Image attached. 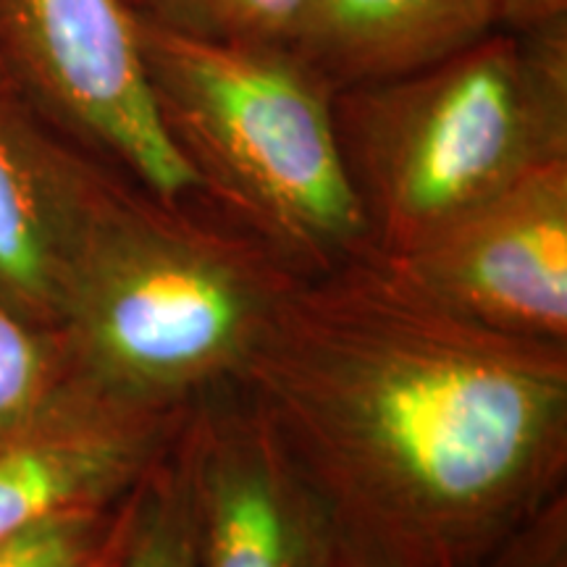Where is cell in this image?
<instances>
[{
    "label": "cell",
    "mask_w": 567,
    "mask_h": 567,
    "mask_svg": "<svg viewBox=\"0 0 567 567\" xmlns=\"http://www.w3.org/2000/svg\"><path fill=\"white\" fill-rule=\"evenodd\" d=\"M116 168L0 82V300L55 334Z\"/></svg>",
    "instance_id": "8"
},
{
    "label": "cell",
    "mask_w": 567,
    "mask_h": 567,
    "mask_svg": "<svg viewBox=\"0 0 567 567\" xmlns=\"http://www.w3.org/2000/svg\"><path fill=\"white\" fill-rule=\"evenodd\" d=\"M163 132L203 200L310 276L373 252L334 87L287 45H210L134 19Z\"/></svg>",
    "instance_id": "4"
},
{
    "label": "cell",
    "mask_w": 567,
    "mask_h": 567,
    "mask_svg": "<svg viewBox=\"0 0 567 567\" xmlns=\"http://www.w3.org/2000/svg\"><path fill=\"white\" fill-rule=\"evenodd\" d=\"M492 32L494 0H300L287 48L347 90L415 74Z\"/></svg>",
    "instance_id": "10"
},
{
    "label": "cell",
    "mask_w": 567,
    "mask_h": 567,
    "mask_svg": "<svg viewBox=\"0 0 567 567\" xmlns=\"http://www.w3.org/2000/svg\"><path fill=\"white\" fill-rule=\"evenodd\" d=\"M130 496L111 507L45 517L0 538V567H111Z\"/></svg>",
    "instance_id": "14"
},
{
    "label": "cell",
    "mask_w": 567,
    "mask_h": 567,
    "mask_svg": "<svg viewBox=\"0 0 567 567\" xmlns=\"http://www.w3.org/2000/svg\"><path fill=\"white\" fill-rule=\"evenodd\" d=\"M0 82H6V80H3V74H0Z\"/></svg>",
    "instance_id": "18"
},
{
    "label": "cell",
    "mask_w": 567,
    "mask_h": 567,
    "mask_svg": "<svg viewBox=\"0 0 567 567\" xmlns=\"http://www.w3.org/2000/svg\"><path fill=\"white\" fill-rule=\"evenodd\" d=\"M334 126L373 252L405 258L567 161V19L496 30L415 74L337 90Z\"/></svg>",
    "instance_id": "3"
},
{
    "label": "cell",
    "mask_w": 567,
    "mask_h": 567,
    "mask_svg": "<svg viewBox=\"0 0 567 567\" xmlns=\"http://www.w3.org/2000/svg\"><path fill=\"white\" fill-rule=\"evenodd\" d=\"M496 30L523 34L567 19V0H494Z\"/></svg>",
    "instance_id": "16"
},
{
    "label": "cell",
    "mask_w": 567,
    "mask_h": 567,
    "mask_svg": "<svg viewBox=\"0 0 567 567\" xmlns=\"http://www.w3.org/2000/svg\"><path fill=\"white\" fill-rule=\"evenodd\" d=\"M71 381L59 337L0 300V442L45 413Z\"/></svg>",
    "instance_id": "12"
},
{
    "label": "cell",
    "mask_w": 567,
    "mask_h": 567,
    "mask_svg": "<svg viewBox=\"0 0 567 567\" xmlns=\"http://www.w3.org/2000/svg\"><path fill=\"white\" fill-rule=\"evenodd\" d=\"M184 425L126 502L111 567H200L193 465Z\"/></svg>",
    "instance_id": "11"
},
{
    "label": "cell",
    "mask_w": 567,
    "mask_h": 567,
    "mask_svg": "<svg viewBox=\"0 0 567 567\" xmlns=\"http://www.w3.org/2000/svg\"><path fill=\"white\" fill-rule=\"evenodd\" d=\"M237 389L375 567H484L567 492V344L471 321L375 252L302 276Z\"/></svg>",
    "instance_id": "1"
},
{
    "label": "cell",
    "mask_w": 567,
    "mask_h": 567,
    "mask_svg": "<svg viewBox=\"0 0 567 567\" xmlns=\"http://www.w3.org/2000/svg\"><path fill=\"white\" fill-rule=\"evenodd\" d=\"M193 410L134 408L71 381L45 413L0 442V538L71 509L124 502Z\"/></svg>",
    "instance_id": "9"
},
{
    "label": "cell",
    "mask_w": 567,
    "mask_h": 567,
    "mask_svg": "<svg viewBox=\"0 0 567 567\" xmlns=\"http://www.w3.org/2000/svg\"><path fill=\"white\" fill-rule=\"evenodd\" d=\"M134 19L210 45H287L300 0H124Z\"/></svg>",
    "instance_id": "13"
},
{
    "label": "cell",
    "mask_w": 567,
    "mask_h": 567,
    "mask_svg": "<svg viewBox=\"0 0 567 567\" xmlns=\"http://www.w3.org/2000/svg\"><path fill=\"white\" fill-rule=\"evenodd\" d=\"M0 74L55 130L147 193L203 197L155 113L124 0H0Z\"/></svg>",
    "instance_id": "5"
},
{
    "label": "cell",
    "mask_w": 567,
    "mask_h": 567,
    "mask_svg": "<svg viewBox=\"0 0 567 567\" xmlns=\"http://www.w3.org/2000/svg\"><path fill=\"white\" fill-rule=\"evenodd\" d=\"M386 260L471 321L567 344V161L536 168L415 252Z\"/></svg>",
    "instance_id": "6"
},
{
    "label": "cell",
    "mask_w": 567,
    "mask_h": 567,
    "mask_svg": "<svg viewBox=\"0 0 567 567\" xmlns=\"http://www.w3.org/2000/svg\"><path fill=\"white\" fill-rule=\"evenodd\" d=\"M302 276L203 197L163 200L116 174L55 337L82 386L187 413L237 386Z\"/></svg>",
    "instance_id": "2"
},
{
    "label": "cell",
    "mask_w": 567,
    "mask_h": 567,
    "mask_svg": "<svg viewBox=\"0 0 567 567\" xmlns=\"http://www.w3.org/2000/svg\"><path fill=\"white\" fill-rule=\"evenodd\" d=\"M200 567H321L334 528L237 386L184 425Z\"/></svg>",
    "instance_id": "7"
},
{
    "label": "cell",
    "mask_w": 567,
    "mask_h": 567,
    "mask_svg": "<svg viewBox=\"0 0 567 567\" xmlns=\"http://www.w3.org/2000/svg\"><path fill=\"white\" fill-rule=\"evenodd\" d=\"M484 567H567V492L517 530Z\"/></svg>",
    "instance_id": "15"
},
{
    "label": "cell",
    "mask_w": 567,
    "mask_h": 567,
    "mask_svg": "<svg viewBox=\"0 0 567 567\" xmlns=\"http://www.w3.org/2000/svg\"><path fill=\"white\" fill-rule=\"evenodd\" d=\"M321 567H375L365 555H360L352 544H347L342 536H331L329 549H326Z\"/></svg>",
    "instance_id": "17"
}]
</instances>
